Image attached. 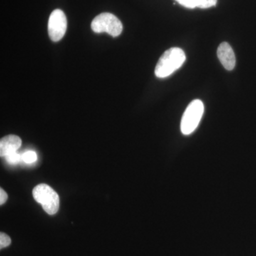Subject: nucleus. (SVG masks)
Instances as JSON below:
<instances>
[{
    "label": "nucleus",
    "mask_w": 256,
    "mask_h": 256,
    "mask_svg": "<svg viewBox=\"0 0 256 256\" xmlns=\"http://www.w3.org/2000/svg\"><path fill=\"white\" fill-rule=\"evenodd\" d=\"M67 30V18L62 10H55L50 14L48 22V32L50 40L60 41Z\"/></svg>",
    "instance_id": "39448f33"
},
{
    "label": "nucleus",
    "mask_w": 256,
    "mask_h": 256,
    "mask_svg": "<svg viewBox=\"0 0 256 256\" xmlns=\"http://www.w3.org/2000/svg\"><path fill=\"white\" fill-rule=\"evenodd\" d=\"M186 60V55L178 47L170 48L162 55L156 64L154 74L160 78L170 76L180 68Z\"/></svg>",
    "instance_id": "f257e3e1"
},
{
    "label": "nucleus",
    "mask_w": 256,
    "mask_h": 256,
    "mask_svg": "<svg viewBox=\"0 0 256 256\" xmlns=\"http://www.w3.org/2000/svg\"><path fill=\"white\" fill-rule=\"evenodd\" d=\"M8 195L2 188H0V204L3 205L6 202Z\"/></svg>",
    "instance_id": "ddd939ff"
},
{
    "label": "nucleus",
    "mask_w": 256,
    "mask_h": 256,
    "mask_svg": "<svg viewBox=\"0 0 256 256\" xmlns=\"http://www.w3.org/2000/svg\"><path fill=\"white\" fill-rule=\"evenodd\" d=\"M10 244H11V238L9 236L4 233L0 234V248L2 249L9 246Z\"/></svg>",
    "instance_id": "9b49d317"
},
{
    "label": "nucleus",
    "mask_w": 256,
    "mask_h": 256,
    "mask_svg": "<svg viewBox=\"0 0 256 256\" xmlns=\"http://www.w3.org/2000/svg\"><path fill=\"white\" fill-rule=\"evenodd\" d=\"M217 56L224 68L228 70H233L236 66V56L229 44L227 42L220 44L217 50Z\"/></svg>",
    "instance_id": "423d86ee"
},
{
    "label": "nucleus",
    "mask_w": 256,
    "mask_h": 256,
    "mask_svg": "<svg viewBox=\"0 0 256 256\" xmlns=\"http://www.w3.org/2000/svg\"><path fill=\"white\" fill-rule=\"evenodd\" d=\"M37 160V154L34 151H28L22 154V161L26 164H32Z\"/></svg>",
    "instance_id": "6e6552de"
},
{
    "label": "nucleus",
    "mask_w": 256,
    "mask_h": 256,
    "mask_svg": "<svg viewBox=\"0 0 256 256\" xmlns=\"http://www.w3.org/2000/svg\"><path fill=\"white\" fill-rule=\"evenodd\" d=\"M33 196L48 214L54 215L60 208L58 194L46 184H40L33 190Z\"/></svg>",
    "instance_id": "f03ea898"
},
{
    "label": "nucleus",
    "mask_w": 256,
    "mask_h": 256,
    "mask_svg": "<svg viewBox=\"0 0 256 256\" xmlns=\"http://www.w3.org/2000/svg\"><path fill=\"white\" fill-rule=\"evenodd\" d=\"M176 1L188 9L196 8V0H176Z\"/></svg>",
    "instance_id": "f8f14e48"
},
{
    "label": "nucleus",
    "mask_w": 256,
    "mask_h": 256,
    "mask_svg": "<svg viewBox=\"0 0 256 256\" xmlns=\"http://www.w3.org/2000/svg\"><path fill=\"white\" fill-rule=\"evenodd\" d=\"M8 163L11 164H16L22 160V154H20L18 152L11 153L9 156H5Z\"/></svg>",
    "instance_id": "1a4fd4ad"
},
{
    "label": "nucleus",
    "mask_w": 256,
    "mask_h": 256,
    "mask_svg": "<svg viewBox=\"0 0 256 256\" xmlns=\"http://www.w3.org/2000/svg\"><path fill=\"white\" fill-rule=\"evenodd\" d=\"M217 0H196V8L201 9H207L216 6Z\"/></svg>",
    "instance_id": "9d476101"
},
{
    "label": "nucleus",
    "mask_w": 256,
    "mask_h": 256,
    "mask_svg": "<svg viewBox=\"0 0 256 256\" xmlns=\"http://www.w3.org/2000/svg\"><path fill=\"white\" fill-rule=\"evenodd\" d=\"M204 111L203 102L194 100L186 108L181 121V131L184 136L192 134L198 127Z\"/></svg>",
    "instance_id": "7ed1b4c3"
},
{
    "label": "nucleus",
    "mask_w": 256,
    "mask_h": 256,
    "mask_svg": "<svg viewBox=\"0 0 256 256\" xmlns=\"http://www.w3.org/2000/svg\"><path fill=\"white\" fill-rule=\"evenodd\" d=\"M22 146L21 138L14 134L5 136L0 140V156H6L18 150Z\"/></svg>",
    "instance_id": "0eeeda50"
},
{
    "label": "nucleus",
    "mask_w": 256,
    "mask_h": 256,
    "mask_svg": "<svg viewBox=\"0 0 256 256\" xmlns=\"http://www.w3.org/2000/svg\"><path fill=\"white\" fill-rule=\"evenodd\" d=\"M92 31L96 33H106L112 37H117L122 32V24L117 16L110 13H102L98 15L92 23Z\"/></svg>",
    "instance_id": "20e7f679"
}]
</instances>
